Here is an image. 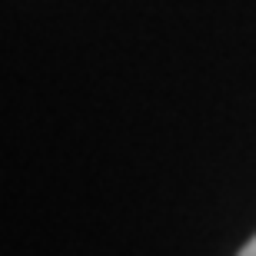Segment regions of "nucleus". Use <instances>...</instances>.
Returning a JSON list of instances; mask_svg holds the SVG:
<instances>
[{"label":"nucleus","instance_id":"nucleus-1","mask_svg":"<svg viewBox=\"0 0 256 256\" xmlns=\"http://www.w3.org/2000/svg\"><path fill=\"white\" fill-rule=\"evenodd\" d=\"M236 256H256V236L250 240V243H246V246H243V250H240Z\"/></svg>","mask_w":256,"mask_h":256}]
</instances>
